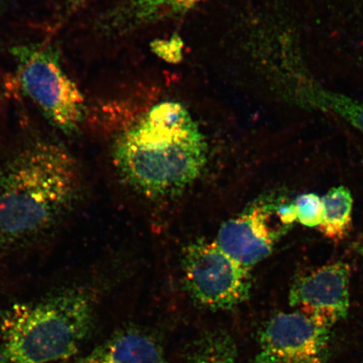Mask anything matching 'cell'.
I'll return each instance as SVG.
<instances>
[{"instance_id": "obj_7", "label": "cell", "mask_w": 363, "mask_h": 363, "mask_svg": "<svg viewBox=\"0 0 363 363\" xmlns=\"http://www.w3.org/2000/svg\"><path fill=\"white\" fill-rule=\"evenodd\" d=\"M330 329L297 311L280 313L264 325L258 338L257 363H325Z\"/></svg>"}, {"instance_id": "obj_6", "label": "cell", "mask_w": 363, "mask_h": 363, "mask_svg": "<svg viewBox=\"0 0 363 363\" xmlns=\"http://www.w3.org/2000/svg\"><path fill=\"white\" fill-rule=\"evenodd\" d=\"M283 194L258 197L238 216L225 222L216 239L225 252L249 270L264 260L290 228L279 214Z\"/></svg>"}, {"instance_id": "obj_9", "label": "cell", "mask_w": 363, "mask_h": 363, "mask_svg": "<svg viewBox=\"0 0 363 363\" xmlns=\"http://www.w3.org/2000/svg\"><path fill=\"white\" fill-rule=\"evenodd\" d=\"M204 0H125L104 11L95 30L107 38L128 35L180 17Z\"/></svg>"}, {"instance_id": "obj_14", "label": "cell", "mask_w": 363, "mask_h": 363, "mask_svg": "<svg viewBox=\"0 0 363 363\" xmlns=\"http://www.w3.org/2000/svg\"><path fill=\"white\" fill-rule=\"evenodd\" d=\"M297 221L308 226H319L323 219V203L315 194H302L294 201Z\"/></svg>"}, {"instance_id": "obj_16", "label": "cell", "mask_w": 363, "mask_h": 363, "mask_svg": "<svg viewBox=\"0 0 363 363\" xmlns=\"http://www.w3.org/2000/svg\"><path fill=\"white\" fill-rule=\"evenodd\" d=\"M4 11V4L2 0H0V21H1Z\"/></svg>"}, {"instance_id": "obj_11", "label": "cell", "mask_w": 363, "mask_h": 363, "mask_svg": "<svg viewBox=\"0 0 363 363\" xmlns=\"http://www.w3.org/2000/svg\"><path fill=\"white\" fill-rule=\"evenodd\" d=\"M321 201L323 219L318 228L325 238L340 242L352 228L353 199L350 190L344 186L331 189Z\"/></svg>"}, {"instance_id": "obj_4", "label": "cell", "mask_w": 363, "mask_h": 363, "mask_svg": "<svg viewBox=\"0 0 363 363\" xmlns=\"http://www.w3.org/2000/svg\"><path fill=\"white\" fill-rule=\"evenodd\" d=\"M21 88L50 123L62 133L78 131L86 116L85 99L67 74L52 45L30 43L11 50Z\"/></svg>"}, {"instance_id": "obj_5", "label": "cell", "mask_w": 363, "mask_h": 363, "mask_svg": "<svg viewBox=\"0 0 363 363\" xmlns=\"http://www.w3.org/2000/svg\"><path fill=\"white\" fill-rule=\"evenodd\" d=\"M182 264L186 289L203 308L233 310L250 296L251 270L240 265L216 240L199 239L188 245Z\"/></svg>"}, {"instance_id": "obj_1", "label": "cell", "mask_w": 363, "mask_h": 363, "mask_svg": "<svg viewBox=\"0 0 363 363\" xmlns=\"http://www.w3.org/2000/svg\"><path fill=\"white\" fill-rule=\"evenodd\" d=\"M206 138L183 104H157L117 138L113 161L125 179L147 196L174 194L201 174Z\"/></svg>"}, {"instance_id": "obj_8", "label": "cell", "mask_w": 363, "mask_h": 363, "mask_svg": "<svg viewBox=\"0 0 363 363\" xmlns=\"http://www.w3.org/2000/svg\"><path fill=\"white\" fill-rule=\"evenodd\" d=\"M350 267L338 262L298 277L289 292V305L317 325L330 329L348 315Z\"/></svg>"}, {"instance_id": "obj_13", "label": "cell", "mask_w": 363, "mask_h": 363, "mask_svg": "<svg viewBox=\"0 0 363 363\" xmlns=\"http://www.w3.org/2000/svg\"><path fill=\"white\" fill-rule=\"evenodd\" d=\"M189 363H240L235 340L221 330L208 331L197 340Z\"/></svg>"}, {"instance_id": "obj_17", "label": "cell", "mask_w": 363, "mask_h": 363, "mask_svg": "<svg viewBox=\"0 0 363 363\" xmlns=\"http://www.w3.org/2000/svg\"><path fill=\"white\" fill-rule=\"evenodd\" d=\"M357 252L363 257V247H357Z\"/></svg>"}, {"instance_id": "obj_10", "label": "cell", "mask_w": 363, "mask_h": 363, "mask_svg": "<svg viewBox=\"0 0 363 363\" xmlns=\"http://www.w3.org/2000/svg\"><path fill=\"white\" fill-rule=\"evenodd\" d=\"M74 363H170L161 345L140 330L121 331Z\"/></svg>"}, {"instance_id": "obj_15", "label": "cell", "mask_w": 363, "mask_h": 363, "mask_svg": "<svg viewBox=\"0 0 363 363\" xmlns=\"http://www.w3.org/2000/svg\"><path fill=\"white\" fill-rule=\"evenodd\" d=\"M91 0H67L65 6V15L66 16H70L71 13L80 10L85 4L90 2Z\"/></svg>"}, {"instance_id": "obj_3", "label": "cell", "mask_w": 363, "mask_h": 363, "mask_svg": "<svg viewBox=\"0 0 363 363\" xmlns=\"http://www.w3.org/2000/svg\"><path fill=\"white\" fill-rule=\"evenodd\" d=\"M81 288L17 303L0 319V363H52L74 356L93 323L94 303Z\"/></svg>"}, {"instance_id": "obj_12", "label": "cell", "mask_w": 363, "mask_h": 363, "mask_svg": "<svg viewBox=\"0 0 363 363\" xmlns=\"http://www.w3.org/2000/svg\"><path fill=\"white\" fill-rule=\"evenodd\" d=\"M303 94L311 106L342 117L363 135V102L312 85L303 89Z\"/></svg>"}, {"instance_id": "obj_2", "label": "cell", "mask_w": 363, "mask_h": 363, "mask_svg": "<svg viewBox=\"0 0 363 363\" xmlns=\"http://www.w3.org/2000/svg\"><path fill=\"white\" fill-rule=\"evenodd\" d=\"M79 187L78 164L62 145L26 143L0 171V235L17 242L52 228L74 206Z\"/></svg>"}]
</instances>
